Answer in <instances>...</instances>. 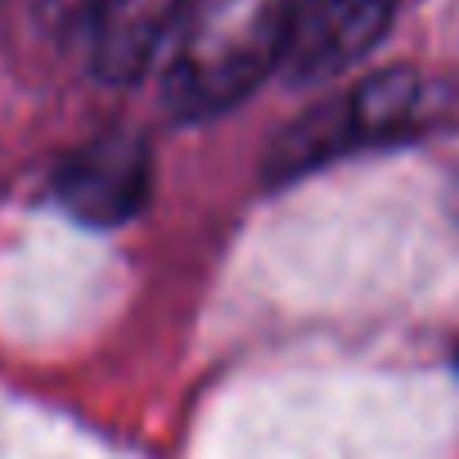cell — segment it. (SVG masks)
I'll return each mask as SVG.
<instances>
[{
    "mask_svg": "<svg viewBox=\"0 0 459 459\" xmlns=\"http://www.w3.org/2000/svg\"><path fill=\"white\" fill-rule=\"evenodd\" d=\"M298 0H203L162 55V108L171 122H207L244 104L284 68Z\"/></svg>",
    "mask_w": 459,
    "mask_h": 459,
    "instance_id": "obj_1",
    "label": "cell"
},
{
    "mask_svg": "<svg viewBox=\"0 0 459 459\" xmlns=\"http://www.w3.org/2000/svg\"><path fill=\"white\" fill-rule=\"evenodd\" d=\"M441 91L419 68H378L360 77L351 91L311 104L293 117L262 153L266 185H298L316 171L347 162L351 153L392 149L419 140L441 117Z\"/></svg>",
    "mask_w": 459,
    "mask_h": 459,
    "instance_id": "obj_2",
    "label": "cell"
},
{
    "mask_svg": "<svg viewBox=\"0 0 459 459\" xmlns=\"http://www.w3.org/2000/svg\"><path fill=\"white\" fill-rule=\"evenodd\" d=\"M149 194H153V153L131 131H108L86 140L55 171L59 207L95 230L135 221Z\"/></svg>",
    "mask_w": 459,
    "mask_h": 459,
    "instance_id": "obj_3",
    "label": "cell"
},
{
    "mask_svg": "<svg viewBox=\"0 0 459 459\" xmlns=\"http://www.w3.org/2000/svg\"><path fill=\"white\" fill-rule=\"evenodd\" d=\"M392 19L396 0H298L280 73L293 86L333 82L378 50Z\"/></svg>",
    "mask_w": 459,
    "mask_h": 459,
    "instance_id": "obj_4",
    "label": "cell"
},
{
    "mask_svg": "<svg viewBox=\"0 0 459 459\" xmlns=\"http://www.w3.org/2000/svg\"><path fill=\"white\" fill-rule=\"evenodd\" d=\"M41 5L64 32H100L122 14L126 0H41Z\"/></svg>",
    "mask_w": 459,
    "mask_h": 459,
    "instance_id": "obj_5",
    "label": "cell"
}]
</instances>
